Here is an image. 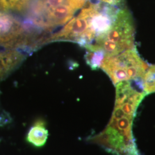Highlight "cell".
Segmentation results:
<instances>
[{"mask_svg": "<svg viewBox=\"0 0 155 155\" xmlns=\"http://www.w3.org/2000/svg\"><path fill=\"white\" fill-rule=\"evenodd\" d=\"M87 0H32L22 15L30 33L47 40L56 28L63 27Z\"/></svg>", "mask_w": 155, "mask_h": 155, "instance_id": "obj_2", "label": "cell"}, {"mask_svg": "<svg viewBox=\"0 0 155 155\" xmlns=\"http://www.w3.org/2000/svg\"><path fill=\"white\" fill-rule=\"evenodd\" d=\"M0 48L28 53L39 47L36 39L21 21L13 15L0 12Z\"/></svg>", "mask_w": 155, "mask_h": 155, "instance_id": "obj_5", "label": "cell"}, {"mask_svg": "<svg viewBox=\"0 0 155 155\" xmlns=\"http://www.w3.org/2000/svg\"><path fill=\"white\" fill-rule=\"evenodd\" d=\"M143 81L147 95L155 93V64L148 67L143 78Z\"/></svg>", "mask_w": 155, "mask_h": 155, "instance_id": "obj_11", "label": "cell"}, {"mask_svg": "<svg viewBox=\"0 0 155 155\" xmlns=\"http://www.w3.org/2000/svg\"><path fill=\"white\" fill-rule=\"evenodd\" d=\"M149 67L139 55L136 46L114 56H106L101 68L114 85L144 77Z\"/></svg>", "mask_w": 155, "mask_h": 155, "instance_id": "obj_4", "label": "cell"}, {"mask_svg": "<svg viewBox=\"0 0 155 155\" xmlns=\"http://www.w3.org/2000/svg\"><path fill=\"white\" fill-rule=\"evenodd\" d=\"M113 155H141L134 137L133 129H119L108 124L101 133L89 139Z\"/></svg>", "mask_w": 155, "mask_h": 155, "instance_id": "obj_6", "label": "cell"}, {"mask_svg": "<svg viewBox=\"0 0 155 155\" xmlns=\"http://www.w3.org/2000/svg\"><path fill=\"white\" fill-rule=\"evenodd\" d=\"M135 27L133 17L127 8L121 9L110 29L86 49L102 50L106 56H114L134 45Z\"/></svg>", "mask_w": 155, "mask_h": 155, "instance_id": "obj_3", "label": "cell"}, {"mask_svg": "<svg viewBox=\"0 0 155 155\" xmlns=\"http://www.w3.org/2000/svg\"><path fill=\"white\" fill-rule=\"evenodd\" d=\"M97 2L109 5L117 6L120 8H124V5L125 4V0H95Z\"/></svg>", "mask_w": 155, "mask_h": 155, "instance_id": "obj_12", "label": "cell"}, {"mask_svg": "<svg viewBox=\"0 0 155 155\" xmlns=\"http://www.w3.org/2000/svg\"><path fill=\"white\" fill-rule=\"evenodd\" d=\"M105 56V53L102 50H87L85 55V60L93 70H97L101 68Z\"/></svg>", "mask_w": 155, "mask_h": 155, "instance_id": "obj_10", "label": "cell"}, {"mask_svg": "<svg viewBox=\"0 0 155 155\" xmlns=\"http://www.w3.org/2000/svg\"><path fill=\"white\" fill-rule=\"evenodd\" d=\"M48 137V131L42 120H38L28 131L26 140L32 146L40 148L45 145Z\"/></svg>", "mask_w": 155, "mask_h": 155, "instance_id": "obj_8", "label": "cell"}, {"mask_svg": "<svg viewBox=\"0 0 155 155\" xmlns=\"http://www.w3.org/2000/svg\"><path fill=\"white\" fill-rule=\"evenodd\" d=\"M110 17L100 2L87 0L80 13L61 30L52 33L47 43L65 41L86 48L109 29Z\"/></svg>", "mask_w": 155, "mask_h": 155, "instance_id": "obj_1", "label": "cell"}, {"mask_svg": "<svg viewBox=\"0 0 155 155\" xmlns=\"http://www.w3.org/2000/svg\"><path fill=\"white\" fill-rule=\"evenodd\" d=\"M32 0H0V12L23 15Z\"/></svg>", "mask_w": 155, "mask_h": 155, "instance_id": "obj_9", "label": "cell"}, {"mask_svg": "<svg viewBox=\"0 0 155 155\" xmlns=\"http://www.w3.org/2000/svg\"><path fill=\"white\" fill-rule=\"evenodd\" d=\"M25 58L24 51L0 48V81L14 71Z\"/></svg>", "mask_w": 155, "mask_h": 155, "instance_id": "obj_7", "label": "cell"}]
</instances>
